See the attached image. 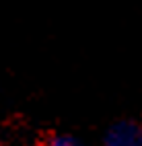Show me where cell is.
Masks as SVG:
<instances>
[{
	"label": "cell",
	"instance_id": "cell-1",
	"mask_svg": "<svg viewBox=\"0 0 142 146\" xmlns=\"http://www.w3.org/2000/svg\"><path fill=\"white\" fill-rule=\"evenodd\" d=\"M103 146H142V130L134 123H117L107 132Z\"/></svg>",
	"mask_w": 142,
	"mask_h": 146
},
{
	"label": "cell",
	"instance_id": "cell-2",
	"mask_svg": "<svg viewBox=\"0 0 142 146\" xmlns=\"http://www.w3.org/2000/svg\"><path fill=\"white\" fill-rule=\"evenodd\" d=\"M47 146H82V144L78 140L70 138V136H54V138H50Z\"/></svg>",
	"mask_w": 142,
	"mask_h": 146
}]
</instances>
